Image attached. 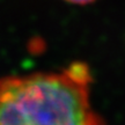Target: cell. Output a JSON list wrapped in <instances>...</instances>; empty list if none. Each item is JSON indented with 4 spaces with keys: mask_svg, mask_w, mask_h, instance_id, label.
Wrapping results in <instances>:
<instances>
[{
    "mask_svg": "<svg viewBox=\"0 0 125 125\" xmlns=\"http://www.w3.org/2000/svg\"><path fill=\"white\" fill-rule=\"evenodd\" d=\"M92 79L83 62L1 78L0 125H105L90 102Z\"/></svg>",
    "mask_w": 125,
    "mask_h": 125,
    "instance_id": "6da1fadb",
    "label": "cell"
},
{
    "mask_svg": "<svg viewBox=\"0 0 125 125\" xmlns=\"http://www.w3.org/2000/svg\"><path fill=\"white\" fill-rule=\"evenodd\" d=\"M65 1L70 2V4H73V5H88V4L94 2L95 0H65Z\"/></svg>",
    "mask_w": 125,
    "mask_h": 125,
    "instance_id": "7a4b0ae2",
    "label": "cell"
}]
</instances>
